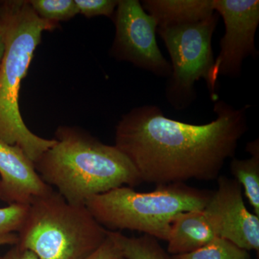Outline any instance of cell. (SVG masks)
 Wrapping results in <instances>:
<instances>
[{
  "mask_svg": "<svg viewBox=\"0 0 259 259\" xmlns=\"http://www.w3.org/2000/svg\"><path fill=\"white\" fill-rule=\"evenodd\" d=\"M54 139L34 164L42 180L70 204L85 205L93 196L142 183L124 153L84 130L59 126Z\"/></svg>",
  "mask_w": 259,
  "mask_h": 259,
  "instance_id": "cell-2",
  "label": "cell"
},
{
  "mask_svg": "<svg viewBox=\"0 0 259 259\" xmlns=\"http://www.w3.org/2000/svg\"><path fill=\"white\" fill-rule=\"evenodd\" d=\"M204 211L218 237L242 249L259 250V217L245 207L241 186L236 180L221 176Z\"/></svg>",
  "mask_w": 259,
  "mask_h": 259,
  "instance_id": "cell-9",
  "label": "cell"
},
{
  "mask_svg": "<svg viewBox=\"0 0 259 259\" xmlns=\"http://www.w3.org/2000/svg\"><path fill=\"white\" fill-rule=\"evenodd\" d=\"M54 188L42 180L21 148L0 140V199L8 204H30Z\"/></svg>",
  "mask_w": 259,
  "mask_h": 259,
  "instance_id": "cell-10",
  "label": "cell"
},
{
  "mask_svg": "<svg viewBox=\"0 0 259 259\" xmlns=\"http://www.w3.org/2000/svg\"><path fill=\"white\" fill-rule=\"evenodd\" d=\"M141 3L157 28L195 23L214 13L213 0H144Z\"/></svg>",
  "mask_w": 259,
  "mask_h": 259,
  "instance_id": "cell-12",
  "label": "cell"
},
{
  "mask_svg": "<svg viewBox=\"0 0 259 259\" xmlns=\"http://www.w3.org/2000/svg\"><path fill=\"white\" fill-rule=\"evenodd\" d=\"M246 151L250 157L246 159L233 158L231 171L235 180L243 187L245 196L252 206L255 215L259 217V141L258 139L247 144Z\"/></svg>",
  "mask_w": 259,
  "mask_h": 259,
  "instance_id": "cell-13",
  "label": "cell"
},
{
  "mask_svg": "<svg viewBox=\"0 0 259 259\" xmlns=\"http://www.w3.org/2000/svg\"><path fill=\"white\" fill-rule=\"evenodd\" d=\"M212 194L185 183L157 185L149 192L122 186L93 196L85 206L107 231H139L166 241L174 217L204 209Z\"/></svg>",
  "mask_w": 259,
  "mask_h": 259,
  "instance_id": "cell-4",
  "label": "cell"
},
{
  "mask_svg": "<svg viewBox=\"0 0 259 259\" xmlns=\"http://www.w3.org/2000/svg\"><path fill=\"white\" fill-rule=\"evenodd\" d=\"M218 236L204 209L179 213L174 217L168 232V253L186 254L202 248Z\"/></svg>",
  "mask_w": 259,
  "mask_h": 259,
  "instance_id": "cell-11",
  "label": "cell"
},
{
  "mask_svg": "<svg viewBox=\"0 0 259 259\" xmlns=\"http://www.w3.org/2000/svg\"><path fill=\"white\" fill-rule=\"evenodd\" d=\"M8 0L0 1V64L5 50V31L6 23Z\"/></svg>",
  "mask_w": 259,
  "mask_h": 259,
  "instance_id": "cell-21",
  "label": "cell"
},
{
  "mask_svg": "<svg viewBox=\"0 0 259 259\" xmlns=\"http://www.w3.org/2000/svg\"><path fill=\"white\" fill-rule=\"evenodd\" d=\"M248 108L218 100L215 119L194 125L166 117L156 105L135 107L116 126L115 146L134 165L142 183L216 180L248 130Z\"/></svg>",
  "mask_w": 259,
  "mask_h": 259,
  "instance_id": "cell-1",
  "label": "cell"
},
{
  "mask_svg": "<svg viewBox=\"0 0 259 259\" xmlns=\"http://www.w3.org/2000/svg\"><path fill=\"white\" fill-rule=\"evenodd\" d=\"M37 16L51 23L66 21L79 14L75 0H30Z\"/></svg>",
  "mask_w": 259,
  "mask_h": 259,
  "instance_id": "cell-16",
  "label": "cell"
},
{
  "mask_svg": "<svg viewBox=\"0 0 259 259\" xmlns=\"http://www.w3.org/2000/svg\"><path fill=\"white\" fill-rule=\"evenodd\" d=\"M219 18L214 13L195 23L157 28L171 58L165 96L175 110H185L193 103L197 98L194 86L201 79L205 80L212 101L219 99L211 79L214 62L212 35Z\"/></svg>",
  "mask_w": 259,
  "mask_h": 259,
  "instance_id": "cell-6",
  "label": "cell"
},
{
  "mask_svg": "<svg viewBox=\"0 0 259 259\" xmlns=\"http://www.w3.org/2000/svg\"><path fill=\"white\" fill-rule=\"evenodd\" d=\"M213 9L222 17L226 28L211 74L213 86L218 90V76L238 77L243 61L258 55L255 37L259 24V1L213 0Z\"/></svg>",
  "mask_w": 259,
  "mask_h": 259,
  "instance_id": "cell-8",
  "label": "cell"
},
{
  "mask_svg": "<svg viewBox=\"0 0 259 259\" xmlns=\"http://www.w3.org/2000/svg\"><path fill=\"white\" fill-rule=\"evenodd\" d=\"M115 36L110 55L160 77H169L170 63L156 40L157 24L138 0H120L112 17Z\"/></svg>",
  "mask_w": 259,
  "mask_h": 259,
  "instance_id": "cell-7",
  "label": "cell"
},
{
  "mask_svg": "<svg viewBox=\"0 0 259 259\" xmlns=\"http://www.w3.org/2000/svg\"><path fill=\"white\" fill-rule=\"evenodd\" d=\"M18 242V237L17 233H10V234L0 236V246L4 245H16Z\"/></svg>",
  "mask_w": 259,
  "mask_h": 259,
  "instance_id": "cell-22",
  "label": "cell"
},
{
  "mask_svg": "<svg viewBox=\"0 0 259 259\" xmlns=\"http://www.w3.org/2000/svg\"><path fill=\"white\" fill-rule=\"evenodd\" d=\"M107 236L120 250L124 259H171L156 238L144 234L127 237L120 231H107Z\"/></svg>",
  "mask_w": 259,
  "mask_h": 259,
  "instance_id": "cell-14",
  "label": "cell"
},
{
  "mask_svg": "<svg viewBox=\"0 0 259 259\" xmlns=\"http://www.w3.org/2000/svg\"><path fill=\"white\" fill-rule=\"evenodd\" d=\"M59 26L39 18L28 1L8 0L5 50L0 64V140L21 148L32 161L55 144L27 127L20 114L19 93L22 81L44 31Z\"/></svg>",
  "mask_w": 259,
  "mask_h": 259,
  "instance_id": "cell-3",
  "label": "cell"
},
{
  "mask_svg": "<svg viewBox=\"0 0 259 259\" xmlns=\"http://www.w3.org/2000/svg\"><path fill=\"white\" fill-rule=\"evenodd\" d=\"M0 259H38L36 255L31 250L24 248L23 247L16 244L11 248Z\"/></svg>",
  "mask_w": 259,
  "mask_h": 259,
  "instance_id": "cell-20",
  "label": "cell"
},
{
  "mask_svg": "<svg viewBox=\"0 0 259 259\" xmlns=\"http://www.w3.org/2000/svg\"><path fill=\"white\" fill-rule=\"evenodd\" d=\"M85 205L70 204L55 190L32 199L17 244L38 259H84L107 238Z\"/></svg>",
  "mask_w": 259,
  "mask_h": 259,
  "instance_id": "cell-5",
  "label": "cell"
},
{
  "mask_svg": "<svg viewBox=\"0 0 259 259\" xmlns=\"http://www.w3.org/2000/svg\"><path fill=\"white\" fill-rule=\"evenodd\" d=\"M84 259H124L120 250L113 241L107 238L92 254Z\"/></svg>",
  "mask_w": 259,
  "mask_h": 259,
  "instance_id": "cell-19",
  "label": "cell"
},
{
  "mask_svg": "<svg viewBox=\"0 0 259 259\" xmlns=\"http://www.w3.org/2000/svg\"><path fill=\"white\" fill-rule=\"evenodd\" d=\"M29 204H8L0 208V236L18 233L23 226Z\"/></svg>",
  "mask_w": 259,
  "mask_h": 259,
  "instance_id": "cell-17",
  "label": "cell"
},
{
  "mask_svg": "<svg viewBox=\"0 0 259 259\" xmlns=\"http://www.w3.org/2000/svg\"><path fill=\"white\" fill-rule=\"evenodd\" d=\"M248 257L247 250L218 237L199 249L186 254L173 255L171 259H248Z\"/></svg>",
  "mask_w": 259,
  "mask_h": 259,
  "instance_id": "cell-15",
  "label": "cell"
},
{
  "mask_svg": "<svg viewBox=\"0 0 259 259\" xmlns=\"http://www.w3.org/2000/svg\"><path fill=\"white\" fill-rule=\"evenodd\" d=\"M79 14L88 18L97 16L112 18L118 1L116 0H75Z\"/></svg>",
  "mask_w": 259,
  "mask_h": 259,
  "instance_id": "cell-18",
  "label": "cell"
}]
</instances>
